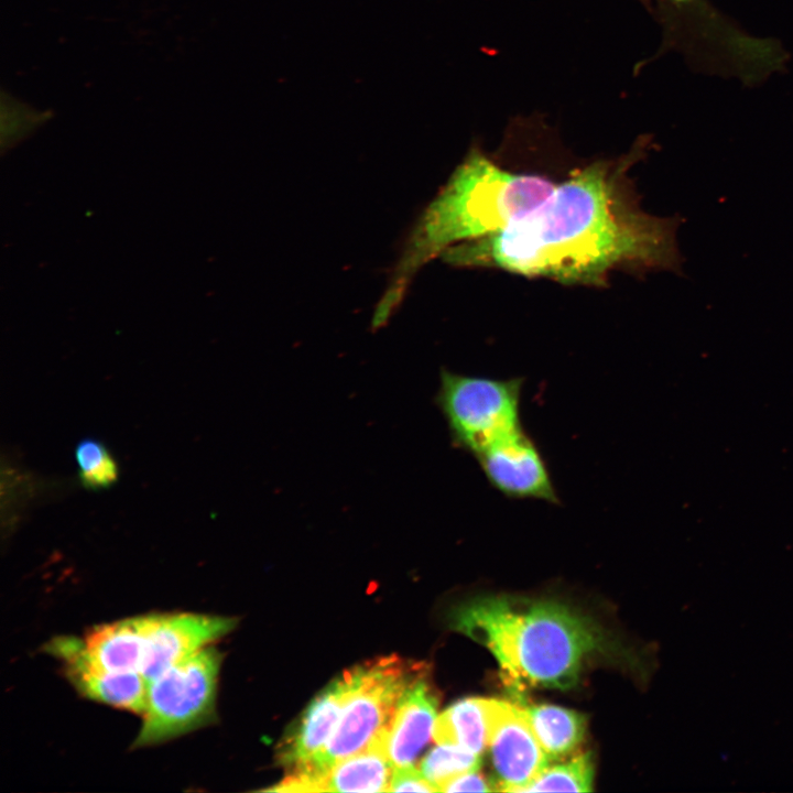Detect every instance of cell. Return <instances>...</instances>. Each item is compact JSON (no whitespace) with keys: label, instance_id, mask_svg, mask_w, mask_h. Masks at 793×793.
Segmentation results:
<instances>
[{"label":"cell","instance_id":"21","mask_svg":"<svg viewBox=\"0 0 793 793\" xmlns=\"http://www.w3.org/2000/svg\"><path fill=\"white\" fill-rule=\"evenodd\" d=\"M482 775L477 771H470L459 774L445 781L441 786L439 791L443 792H488L492 791Z\"/></svg>","mask_w":793,"mask_h":793},{"label":"cell","instance_id":"6","mask_svg":"<svg viewBox=\"0 0 793 793\" xmlns=\"http://www.w3.org/2000/svg\"><path fill=\"white\" fill-rule=\"evenodd\" d=\"M523 378L496 379L442 369L435 394L452 443L476 456L493 442L523 427Z\"/></svg>","mask_w":793,"mask_h":793},{"label":"cell","instance_id":"14","mask_svg":"<svg viewBox=\"0 0 793 793\" xmlns=\"http://www.w3.org/2000/svg\"><path fill=\"white\" fill-rule=\"evenodd\" d=\"M83 642L90 659L102 669L141 673L144 659L142 616L95 626Z\"/></svg>","mask_w":793,"mask_h":793},{"label":"cell","instance_id":"1","mask_svg":"<svg viewBox=\"0 0 793 793\" xmlns=\"http://www.w3.org/2000/svg\"><path fill=\"white\" fill-rule=\"evenodd\" d=\"M636 156L575 171L504 230L448 248L457 268H491L564 285L604 286L617 269L670 268L674 229L639 208L628 177Z\"/></svg>","mask_w":793,"mask_h":793},{"label":"cell","instance_id":"4","mask_svg":"<svg viewBox=\"0 0 793 793\" xmlns=\"http://www.w3.org/2000/svg\"><path fill=\"white\" fill-rule=\"evenodd\" d=\"M423 665L397 655L379 658L345 671L348 689L337 725L323 749L303 768L322 772L367 749L388 727L408 686Z\"/></svg>","mask_w":793,"mask_h":793},{"label":"cell","instance_id":"16","mask_svg":"<svg viewBox=\"0 0 793 793\" xmlns=\"http://www.w3.org/2000/svg\"><path fill=\"white\" fill-rule=\"evenodd\" d=\"M433 737L438 745H455L481 754L487 743L486 699L464 698L435 720Z\"/></svg>","mask_w":793,"mask_h":793},{"label":"cell","instance_id":"8","mask_svg":"<svg viewBox=\"0 0 793 793\" xmlns=\"http://www.w3.org/2000/svg\"><path fill=\"white\" fill-rule=\"evenodd\" d=\"M474 457L488 482L504 497L561 503L546 460L523 427Z\"/></svg>","mask_w":793,"mask_h":793},{"label":"cell","instance_id":"5","mask_svg":"<svg viewBox=\"0 0 793 793\" xmlns=\"http://www.w3.org/2000/svg\"><path fill=\"white\" fill-rule=\"evenodd\" d=\"M221 660L208 645L150 682L132 748L160 745L211 724Z\"/></svg>","mask_w":793,"mask_h":793},{"label":"cell","instance_id":"13","mask_svg":"<svg viewBox=\"0 0 793 793\" xmlns=\"http://www.w3.org/2000/svg\"><path fill=\"white\" fill-rule=\"evenodd\" d=\"M393 764L380 742L337 761L323 772H312L314 792H387Z\"/></svg>","mask_w":793,"mask_h":793},{"label":"cell","instance_id":"11","mask_svg":"<svg viewBox=\"0 0 793 793\" xmlns=\"http://www.w3.org/2000/svg\"><path fill=\"white\" fill-rule=\"evenodd\" d=\"M438 696L423 671L402 694L380 742L393 767L411 765L430 740L436 720Z\"/></svg>","mask_w":793,"mask_h":793},{"label":"cell","instance_id":"12","mask_svg":"<svg viewBox=\"0 0 793 793\" xmlns=\"http://www.w3.org/2000/svg\"><path fill=\"white\" fill-rule=\"evenodd\" d=\"M348 689L345 672L325 687L286 732L278 749L280 763L293 769L313 759L330 738Z\"/></svg>","mask_w":793,"mask_h":793},{"label":"cell","instance_id":"20","mask_svg":"<svg viewBox=\"0 0 793 793\" xmlns=\"http://www.w3.org/2000/svg\"><path fill=\"white\" fill-rule=\"evenodd\" d=\"M389 792H438L420 769L411 765L394 767Z\"/></svg>","mask_w":793,"mask_h":793},{"label":"cell","instance_id":"17","mask_svg":"<svg viewBox=\"0 0 793 793\" xmlns=\"http://www.w3.org/2000/svg\"><path fill=\"white\" fill-rule=\"evenodd\" d=\"M78 479L88 490H102L115 485L119 477L117 460L104 443L85 438L74 450Z\"/></svg>","mask_w":793,"mask_h":793},{"label":"cell","instance_id":"7","mask_svg":"<svg viewBox=\"0 0 793 793\" xmlns=\"http://www.w3.org/2000/svg\"><path fill=\"white\" fill-rule=\"evenodd\" d=\"M487 743L490 747L492 790L525 792L548 767L523 707L486 699Z\"/></svg>","mask_w":793,"mask_h":793},{"label":"cell","instance_id":"9","mask_svg":"<svg viewBox=\"0 0 793 793\" xmlns=\"http://www.w3.org/2000/svg\"><path fill=\"white\" fill-rule=\"evenodd\" d=\"M144 659L141 674L148 684L171 666L226 636L236 618L195 612L143 615Z\"/></svg>","mask_w":793,"mask_h":793},{"label":"cell","instance_id":"19","mask_svg":"<svg viewBox=\"0 0 793 793\" xmlns=\"http://www.w3.org/2000/svg\"><path fill=\"white\" fill-rule=\"evenodd\" d=\"M480 763V754L455 745H438L422 759L420 770L439 791L445 781L466 772L478 771Z\"/></svg>","mask_w":793,"mask_h":793},{"label":"cell","instance_id":"10","mask_svg":"<svg viewBox=\"0 0 793 793\" xmlns=\"http://www.w3.org/2000/svg\"><path fill=\"white\" fill-rule=\"evenodd\" d=\"M44 649L63 663L66 678L80 695L100 704L143 714L149 684L141 673L102 669L88 655L83 638L56 637Z\"/></svg>","mask_w":793,"mask_h":793},{"label":"cell","instance_id":"2","mask_svg":"<svg viewBox=\"0 0 793 793\" xmlns=\"http://www.w3.org/2000/svg\"><path fill=\"white\" fill-rule=\"evenodd\" d=\"M556 185L544 175L503 170L471 149L410 231L374 308L372 330L388 324L425 264L453 246L504 230L542 204Z\"/></svg>","mask_w":793,"mask_h":793},{"label":"cell","instance_id":"3","mask_svg":"<svg viewBox=\"0 0 793 793\" xmlns=\"http://www.w3.org/2000/svg\"><path fill=\"white\" fill-rule=\"evenodd\" d=\"M450 626L493 654L517 694L573 687L585 662L607 643L589 618L551 600L478 597L452 612Z\"/></svg>","mask_w":793,"mask_h":793},{"label":"cell","instance_id":"15","mask_svg":"<svg viewBox=\"0 0 793 793\" xmlns=\"http://www.w3.org/2000/svg\"><path fill=\"white\" fill-rule=\"evenodd\" d=\"M523 709L550 760H560L571 754L583 741L586 719L582 714L553 705H536Z\"/></svg>","mask_w":793,"mask_h":793},{"label":"cell","instance_id":"18","mask_svg":"<svg viewBox=\"0 0 793 793\" xmlns=\"http://www.w3.org/2000/svg\"><path fill=\"white\" fill-rule=\"evenodd\" d=\"M593 775L594 768L590 753H579L566 762L545 768L526 787L525 792H589Z\"/></svg>","mask_w":793,"mask_h":793}]
</instances>
